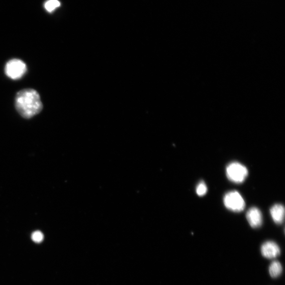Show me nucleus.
Wrapping results in <instances>:
<instances>
[{"label":"nucleus","mask_w":285,"mask_h":285,"mask_svg":"<svg viewBox=\"0 0 285 285\" xmlns=\"http://www.w3.org/2000/svg\"><path fill=\"white\" fill-rule=\"evenodd\" d=\"M283 268L281 264L278 261L273 262L270 266L269 272L273 278H277L281 275Z\"/></svg>","instance_id":"6e6552de"},{"label":"nucleus","mask_w":285,"mask_h":285,"mask_svg":"<svg viewBox=\"0 0 285 285\" xmlns=\"http://www.w3.org/2000/svg\"><path fill=\"white\" fill-rule=\"evenodd\" d=\"M226 174L228 179L236 184L243 183L246 179L248 171L246 167L239 162H232L226 169Z\"/></svg>","instance_id":"f03ea898"},{"label":"nucleus","mask_w":285,"mask_h":285,"mask_svg":"<svg viewBox=\"0 0 285 285\" xmlns=\"http://www.w3.org/2000/svg\"><path fill=\"white\" fill-rule=\"evenodd\" d=\"M247 219L250 225L253 228H257L260 227L263 223V216L260 209L252 207L250 208L246 214Z\"/></svg>","instance_id":"423d86ee"},{"label":"nucleus","mask_w":285,"mask_h":285,"mask_svg":"<svg viewBox=\"0 0 285 285\" xmlns=\"http://www.w3.org/2000/svg\"><path fill=\"white\" fill-rule=\"evenodd\" d=\"M60 3L58 0H49L45 3V7L48 12H52L60 6Z\"/></svg>","instance_id":"1a4fd4ad"},{"label":"nucleus","mask_w":285,"mask_h":285,"mask_svg":"<svg viewBox=\"0 0 285 285\" xmlns=\"http://www.w3.org/2000/svg\"><path fill=\"white\" fill-rule=\"evenodd\" d=\"M15 106L19 114L29 119L38 114L43 108L39 93L33 89H24L16 94Z\"/></svg>","instance_id":"f257e3e1"},{"label":"nucleus","mask_w":285,"mask_h":285,"mask_svg":"<svg viewBox=\"0 0 285 285\" xmlns=\"http://www.w3.org/2000/svg\"><path fill=\"white\" fill-rule=\"evenodd\" d=\"M27 71V66L22 60L18 59L10 60L5 67L6 75L13 80L20 79Z\"/></svg>","instance_id":"7ed1b4c3"},{"label":"nucleus","mask_w":285,"mask_h":285,"mask_svg":"<svg viewBox=\"0 0 285 285\" xmlns=\"http://www.w3.org/2000/svg\"><path fill=\"white\" fill-rule=\"evenodd\" d=\"M32 239L36 243H40L44 240V236L40 231H34L32 234Z\"/></svg>","instance_id":"9b49d317"},{"label":"nucleus","mask_w":285,"mask_h":285,"mask_svg":"<svg viewBox=\"0 0 285 285\" xmlns=\"http://www.w3.org/2000/svg\"><path fill=\"white\" fill-rule=\"evenodd\" d=\"M262 255L267 259H274L281 254V249L278 245L273 241H267L261 247Z\"/></svg>","instance_id":"39448f33"},{"label":"nucleus","mask_w":285,"mask_h":285,"mask_svg":"<svg viewBox=\"0 0 285 285\" xmlns=\"http://www.w3.org/2000/svg\"><path fill=\"white\" fill-rule=\"evenodd\" d=\"M196 191L197 194L201 196L204 195L206 193L207 187L203 181H201V182L198 184Z\"/></svg>","instance_id":"9d476101"},{"label":"nucleus","mask_w":285,"mask_h":285,"mask_svg":"<svg viewBox=\"0 0 285 285\" xmlns=\"http://www.w3.org/2000/svg\"><path fill=\"white\" fill-rule=\"evenodd\" d=\"M223 202L228 209L236 212L243 211L246 205L244 198L236 191L226 193L224 196Z\"/></svg>","instance_id":"20e7f679"},{"label":"nucleus","mask_w":285,"mask_h":285,"mask_svg":"<svg viewBox=\"0 0 285 285\" xmlns=\"http://www.w3.org/2000/svg\"><path fill=\"white\" fill-rule=\"evenodd\" d=\"M271 214L274 221L277 224L283 222L285 217V208L283 205L276 204L272 207Z\"/></svg>","instance_id":"0eeeda50"}]
</instances>
